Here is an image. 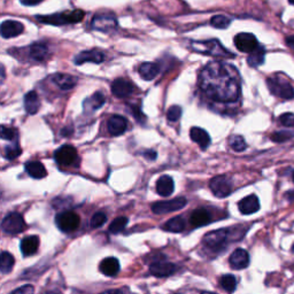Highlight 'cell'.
Here are the masks:
<instances>
[{"label": "cell", "mask_w": 294, "mask_h": 294, "mask_svg": "<svg viewBox=\"0 0 294 294\" xmlns=\"http://www.w3.org/2000/svg\"><path fill=\"white\" fill-rule=\"evenodd\" d=\"M175 271H176V266L174 263L170 262H164V261L154 262L152 263L150 267V272L152 275L160 278L173 275Z\"/></svg>", "instance_id": "cell-17"}, {"label": "cell", "mask_w": 294, "mask_h": 294, "mask_svg": "<svg viewBox=\"0 0 294 294\" xmlns=\"http://www.w3.org/2000/svg\"><path fill=\"white\" fill-rule=\"evenodd\" d=\"M209 186L217 198H227L232 192V182L227 176H216L210 180Z\"/></svg>", "instance_id": "cell-9"}, {"label": "cell", "mask_w": 294, "mask_h": 294, "mask_svg": "<svg viewBox=\"0 0 294 294\" xmlns=\"http://www.w3.org/2000/svg\"><path fill=\"white\" fill-rule=\"evenodd\" d=\"M35 288L32 285H24L20 288H16L15 291H13L11 294H33Z\"/></svg>", "instance_id": "cell-44"}, {"label": "cell", "mask_w": 294, "mask_h": 294, "mask_svg": "<svg viewBox=\"0 0 294 294\" xmlns=\"http://www.w3.org/2000/svg\"><path fill=\"white\" fill-rule=\"evenodd\" d=\"M56 223L62 232L70 233L80 227L81 217L75 212H62L57 215Z\"/></svg>", "instance_id": "cell-6"}, {"label": "cell", "mask_w": 294, "mask_h": 294, "mask_svg": "<svg viewBox=\"0 0 294 294\" xmlns=\"http://www.w3.org/2000/svg\"><path fill=\"white\" fill-rule=\"evenodd\" d=\"M106 220H107L106 214L102 213V212H98L93 215L92 218H91V227L93 229L100 228L106 223Z\"/></svg>", "instance_id": "cell-39"}, {"label": "cell", "mask_w": 294, "mask_h": 294, "mask_svg": "<svg viewBox=\"0 0 294 294\" xmlns=\"http://www.w3.org/2000/svg\"><path fill=\"white\" fill-rule=\"evenodd\" d=\"M201 294H216V293H212V292H204Z\"/></svg>", "instance_id": "cell-52"}, {"label": "cell", "mask_w": 294, "mask_h": 294, "mask_svg": "<svg viewBox=\"0 0 294 294\" xmlns=\"http://www.w3.org/2000/svg\"><path fill=\"white\" fill-rule=\"evenodd\" d=\"M39 247V238L37 236H28L22 239L21 252L24 256H31L36 254Z\"/></svg>", "instance_id": "cell-27"}, {"label": "cell", "mask_w": 294, "mask_h": 294, "mask_svg": "<svg viewBox=\"0 0 294 294\" xmlns=\"http://www.w3.org/2000/svg\"><path fill=\"white\" fill-rule=\"evenodd\" d=\"M100 271L107 277H114L120 271V262L116 258H106L99 266Z\"/></svg>", "instance_id": "cell-21"}, {"label": "cell", "mask_w": 294, "mask_h": 294, "mask_svg": "<svg viewBox=\"0 0 294 294\" xmlns=\"http://www.w3.org/2000/svg\"><path fill=\"white\" fill-rule=\"evenodd\" d=\"M24 30V26L19 21H14V20H7L2 23V36L4 38H14L19 35H21Z\"/></svg>", "instance_id": "cell-15"}, {"label": "cell", "mask_w": 294, "mask_h": 294, "mask_svg": "<svg viewBox=\"0 0 294 294\" xmlns=\"http://www.w3.org/2000/svg\"><path fill=\"white\" fill-rule=\"evenodd\" d=\"M54 158L58 164H60L62 167H70L77 163L78 154L75 147L66 145L56 151Z\"/></svg>", "instance_id": "cell-11"}, {"label": "cell", "mask_w": 294, "mask_h": 294, "mask_svg": "<svg viewBox=\"0 0 294 294\" xmlns=\"http://www.w3.org/2000/svg\"><path fill=\"white\" fill-rule=\"evenodd\" d=\"M288 3L292 4V5H294V0H288Z\"/></svg>", "instance_id": "cell-53"}, {"label": "cell", "mask_w": 294, "mask_h": 294, "mask_svg": "<svg viewBox=\"0 0 294 294\" xmlns=\"http://www.w3.org/2000/svg\"><path fill=\"white\" fill-rule=\"evenodd\" d=\"M186 227V223H185V219L183 216H176L174 218L169 219L168 222H167L163 225V229L167 230V231L169 232H182L184 231V229Z\"/></svg>", "instance_id": "cell-31"}, {"label": "cell", "mask_w": 294, "mask_h": 294, "mask_svg": "<svg viewBox=\"0 0 294 294\" xmlns=\"http://www.w3.org/2000/svg\"><path fill=\"white\" fill-rule=\"evenodd\" d=\"M100 294H123V293H122V291H120V290H108V291H105Z\"/></svg>", "instance_id": "cell-49"}, {"label": "cell", "mask_w": 294, "mask_h": 294, "mask_svg": "<svg viewBox=\"0 0 294 294\" xmlns=\"http://www.w3.org/2000/svg\"><path fill=\"white\" fill-rule=\"evenodd\" d=\"M238 208L240 213L244 215H251L256 213L260 209V201L256 195H248V197L240 200L238 204Z\"/></svg>", "instance_id": "cell-20"}, {"label": "cell", "mask_w": 294, "mask_h": 294, "mask_svg": "<svg viewBox=\"0 0 294 294\" xmlns=\"http://www.w3.org/2000/svg\"><path fill=\"white\" fill-rule=\"evenodd\" d=\"M182 116V108L179 106H171L167 112V119L170 122H176L180 119Z\"/></svg>", "instance_id": "cell-40"}, {"label": "cell", "mask_w": 294, "mask_h": 294, "mask_svg": "<svg viewBox=\"0 0 294 294\" xmlns=\"http://www.w3.org/2000/svg\"><path fill=\"white\" fill-rule=\"evenodd\" d=\"M145 158H147L149 160H155L156 159V156H158V154H156V152L154 151H146L145 153H143Z\"/></svg>", "instance_id": "cell-47"}, {"label": "cell", "mask_w": 294, "mask_h": 294, "mask_svg": "<svg viewBox=\"0 0 294 294\" xmlns=\"http://www.w3.org/2000/svg\"><path fill=\"white\" fill-rule=\"evenodd\" d=\"M230 23H231V20L229 17H227L225 15H215L210 20V24L214 28H217V29H225L230 26Z\"/></svg>", "instance_id": "cell-37"}, {"label": "cell", "mask_w": 294, "mask_h": 294, "mask_svg": "<svg viewBox=\"0 0 294 294\" xmlns=\"http://www.w3.org/2000/svg\"><path fill=\"white\" fill-rule=\"evenodd\" d=\"M39 107H41V100H39L37 92H28L24 96V109H26V112L29 115H35L39 111Z\"/></svg>", "instance_id": "cell-25"}, {"label": "cell", "mask_w": 294, "mask_h": 294, "mask_svg": "<svg viewBox=\"0 0 294 294\" xmlns=\"http://www.w3.org/2000/svg\"><path fill=\"white\" fill-rule=\"evenodd\" d=\"M132 113H134V116H135V119H136L137 121L140 122V123H145L146 119H145V116H144L143 113H141V111H140V107L136 106L135 108L132 109Z\"/></svg>", "instance_id": "cell-45"}, {"label": "cell", "mask_w": 294, "mask_h": 294, "mask_svg": "<svg viewBox=\"0 0 294 294\" xmlns=\"http://www.w3.org/2000/svg\"><path fill=\"white\" fill-rule=\"evenodd\" d=\"M91 27L95 30L111 33L117 29V20L112 14H97L92 19Z\"/></svg>", "instance_id": "cell-7"}, {"label": "cell", "mask_w": 294, "mask_h": 294, "mask_svg": "<svg viewBox=\"0 0 294 294\" xmlns=\"http://www.w3.org/2000/svg\"><path fill=\"white\" fill-rule=\"evenodd\" d=\"M21 153H22V150L17 143L5 147V158H6L7 160L16 159L17 156L21 155Z\"/></svg>", "instance_id": "cell-38"}, {"label": "cell", "mask_w": 294, "mask_h": 294, "mask_svg": "<svg viewBox=\"0 0 294 294\" xmlns=\"http://www.w3.org/2000/svg\"><path fill=\"white\" fill-rule=\"evenodd\" d=\"M292 178H293V182H294V173H293V175H292Z\"/></svg>", "instance_id": "cell-55"}, {"label": "cell", "mask_w": 294, "mask_h": 294, "mask_svg": "<svg viewBox=\"0 0 294 294\" xmlns=\"http://www.w3.org/2000/svg\"><path fill=\"white\" fill-rule=\"evenodd\" d=\"M85 16V12L81 11V9H75V11L70 12H62L54 14V15L48 16H37L36 19L42 23L53 24V26H62V24H70L82 21Z\"/></svg>", "instance_id": "cell-4"}, {"label": "cell", "mask_w": 294, "mask_h": 294, "mask_svg": "<svg viewBox=\"0 0 294 294\" xmlns=\"http://www.w3.org/2000/svg\"><path fill=\"white\" fill-rule=\"evenodd\" d=\"M29 57L35 61H44L48 57V47L45 44L35 43L29 47Z\"/></svg>", "instance_id": "cell-29"}, {"label": "cell", "mask_w": 294, "mask_h": 294, "mask_svg": "<svg viewBox=\"0 0 294 294\" xmlns=\"http://www.w3.org/2000/svg\"><path fill=\"white\" fill-rule=\"evenodd\" d=\"M126 224H128V218L125 216H120V217H116L109 225V232L112 234H117L122 232L124 230V228L126 227Z\"/></svg>", "instance_id": "cell-35"}, {"label": "cell", "mask_w": 294, "mask_h": 294, "mask_svg": "<svg viewBox=\"0 0 294 294\" xmlns=\"http://www.w3.org/2000/svg\"><path fill=\"white\" fill-rule=\"evenodd\" d=\"M190 222L194 228L205 227V225L212 222V216H210V214L205 208H198L191 214Z\"/></svg>", "instance_id": "cell-22"}, {"label": "cell", "mask_w": 294, "mask_h": 294, "mask_svg": "<svg viewBox=\"0 0 294 294\" xmlns=\"http://www.w3.org/2000/svg\"><path fill=\"white\" fill-rule=\"evenodd\" d=\"M200 87L214 101L234 102L240 95L239 72L229 63L209 62L200 74Z\"/></svg>", "instance_id": "cell-1"}, {"label": "cell", "mask_w": 294, "mask_h": 294, "mask_svg": "<svg viewBox=\"0 0 294 294\" xmlns=\"http://www.w3.org/2000/svg\"><path fill=\"white\" fill-rule=\"evenodd\" d=\"M46 294H61L60 291H56V290H53V291H48L46 292Z\"/></svg>", "instance_id": "cell-51"}, {"label": "cell", "mask_w": 294, "mask_h": 294, "mask_svg": "<svg viewBox=\"0 0 294 294\" xmlns=\"http://www.w3.org/2000/svg\"><path fill=\"white\" fill-rule=\"evenodd\" d=\"M279 122H281L284 126H290V128H292V126H294V114H292V113H285V114H283L279 117Z\"/></svg>", "instance_id": "cell-42"}, {"label": "cell", "mask_w": 294, "mask_h": 294, "mask_svg": "<svg viewBox=\"0 0 294 294\" xmlns=\"http://www.w3.org/2000/svg\"><path fill=\"white\" fill-rule=\"evenodd\" d=\"M231 149L236 152H243L247 149V144L242 136H232L229 140Z\"/></svg>", "instance_id": "cell-36"}, {"label": "cell", "mask_w": 294, "mask_h": 294, "mask_svg": "<svg viewBox=\"0 0 294 294\" xmlns=\"http://www.w3.org/2000/svg\"><path fill=\"white\" fill-rule=\"evenodd\" d=\"M264 62V48L262 46H259L255 51L249 53L247 58V63L251 67H259Z\"/></svg>", "instance_id": "cell-32"}, {"label": "cell", "mask_w": 294, "mask_h": 294, "mask_svg": "<svg viewBox=\"0 0 294 294\" xmlns=\"http://www.w3.org/2000/svg\"><path fill=\"white\" fill-rule=\"evenodd\" d=\"M192 50L203 53L206 56H212L214 58H232L234 57L232 53H230L227 48H225L220 42L217 39H210V41L206 42H193L191 44Z\"/></svg>", "instance_id": "cell-3"}, {"label": "cell", "mask_w": 294, "mask_h": 294, "mask_svg": "<svg viewBox=\"0 0 294 294\" xmlns=\"http://www.w3.org/2000/svg\"><path fill=\"white\" fill-rule=\"evenodd\" d=\"M16 137H17L16 130H14L13 128H7V126H5V125L2 126V138L3 139L12 141L14 139H16Z\"/></svg>", "instance_id": "cell-41"}, {"label": "cell", "mask_w": 294, "mask_h": 294, "mask_svg": "<svg viewBox=\"0 0 294 294\" xmlns=\"http://www.w3.org/2000/svg\"><path fill=\"white\" fill-rule=\"evenodd\" d=\"M51 80L61 90H70L76 86L78 82L76 76L69 75V74H56Z\"/></svg>", "instance_id": "cell-19"}, {"label": "cell", "mask_w": 294, "mask_h": 294, "mask_svg": "<svg viewBox=\"0 0 294 294\" xmlns=\"http://www.w3.org/2000/svg\"><path fill=\"white\" fill-rule=\"evenodd\" d=\"M286 43H287L288 46H291V47L293 48V50H294V36L287 37V38H286Z\"/></svg>", "instance_id": "cell-48"}, {"label": "cell", "mask_w": 294, "mask_h": 294, "mask_svg": "<svg viewBox=\"0 0 294 294\" xmlns=\"http://www.w3.org/2000/svg\"><path fill=\"white\" fill-rule=\"evenodd\" d=\"M175 189V184L173 178L170 176H161L156 182V192H158L161 197H169L173 194Z\"/></svg>", "instance_id": "cell-24"}, {"label": "cell", "mask_w": 294, "mask_h": 294, "mask_svg": "<svg viewBox=\"0 0 294 294\" xmlns=\"http://www.w3.org/2000/svg\"><path fill=\"white\" fill-rule=\"evenodd\" d=\"M14 263H15V261H14V258L11 253H2V256H0V270H2L3 273L11 272L14 267Z\"/></svg>", "instance_id": "cell-33"}, {"label": "cell", "mask_w": 294, "mask_h": 294, "mask_svg": "<svg viewBox=\"0 0 294 294\" xmlns=\"http://www.w3.org/2000/svg\"><path fill=\"white\" fill-rule=\"evenodd\" d=\"M291 136H292L291 132H286V131L275 132V134L272 135L271 139L273 141H276V143H283V141H285V140H287L288 138H290Z\"/></svg>", "instance_id": "cell-43"}, {"label": "cell", "mask_w": 294, "mask_h": 294, "mask_svg": "<svg viewBox=\"0 0 294 294\" xmlns=\"http://www.w3.org/2000/svg\"><path fill=\"white\" fill-rule=\"evenodd\" d=\"M234 45L244 53H252L260 46L256 37L248 32H242L234 37Z\"/></svg>", "instance_id": "cell-12"}, {"label": "cell", "mask_w": 294, "mask_h": 294, "mask_svg": "<svg viewBox=\"0 0 294 294\" xmlns=\"http://www.w3.org/2000/svg\"><path fill=\"white\" fill-rule=\"evenodd\" d=\"M233 231L231 229H218L208 232L203 239L204 246L213 252H219L227 247Z\"/></svg>", "instance_id": "cell-2"}, {"label": "cell", "mask_w": 294, "mask_h": 294, "mask_svg": "<svg viewBox=\"0 0 294 294\" xmlns=\"http://www.w3.org/2000/svg\"><path fill=\"white\" fill-rule=\"evenodd\" d=\"M106 98L104 96V93L101 92H96L95 95H92V97L87 98L84 101V108L89 111H97L99 109L102 105L105 104Z\"/></svg>", "instance_id": "cell-30"}, {"label": "cell", "mask_w": 294, "mask_h": 294, "mask_svg": "<svg viewBox=\"0 0 294 294\" xmlns=\"http://www.w3.org/2000/svg\"><path fill=\"white\" fill-rule=\"evenodd\" d=\"M26 171L30 177L35 179H42L44 177H46L47 171L45 169V167L43 166L42 162L39 161H29L26 163Z\"/></svg>", "instance_id": "cell-28"}, {"label": "cell", "mask_w": 294, "mask_h": 294, "mask_svg": "<svg viewBox=\"0 0 294 294\" xmlns=\"http://www.w3.org/2000/svg\"><path fill=\"white\" fill-rule=\"evenodd\" d=\"M2 228L6 233L9 234H16L22 232L24 228H26V223L21 214L19 213H9L5 216L2 223Z\"/></svg>", "instance_id": "cell-8"}, {"label": "cell", "mask_w": 294, "mask_h": 294, "mask_svg": "<svg viewBox=\"0 0 294 294\" xmlns=\"http://www.w3.org/2000/svg\"><path fill=\"white\" fill-rule=\"evenodd\" d=\"M286 198L290 200V201H294V191H291V192L286 193Z\"/></svg>", "instance_id": "cell-50"}, {"label": "cell", "mask_w": 294, "mask_h": 294, "mask_svg": "<svg viewBox=\"0 0 294 294\" xmlns=\"http://www.w3.org/2000/svg\"><path fill=\"white\" fill-rule=\"evenodd\" d=\"M267 85L273 96L283 98V99H293L294 90L290 83L283 78L270 77L267 80Z\"/></svg>", "instance_id": "cell-5"}, {"label": "cell", "mask_w": 294, "mask_h": 294, "mask_svg": "<svg viewBox=\"0 0 294 294\" xmlns=\"http://www.w3.org/2000/svg\"><path fill=\"white\" fill-rule=\"evenodd\" d=\"M186 204H188V200L183 197H179L173 200L155 203L152 205V210H153V213L155 214H168L184 208Z\"/></svg>", "instance_id": "cell-10"}, {"label": "cell", "mask_w": 294, "mask_h": 294, "mask_svg": "<svg viewBox=\"0 0 294 294\" xmlns=\"http://www.w3.org/2000/svg\"><path fill=\"white\" fill-rule=\"evenodd\" d=\"M160 71V67L158 63L154 62H145L141 63L138 68V72L140 77L145 81H153Z\"/></svg>", "instance_id": "cell-26"}, {"label": "cell", "mask_w": 294, "mask_h": 294, "mask_svg": "<svg viewBox=\"0 0 294 294\" xmlns=\"http://www.w3.org/2000/svg\"><path fill=\"white\" fill-rule=\"evenodd\" d=\"M219 285L224 291L228 293H232L237 288V279L232 275H224L219 279Z\"/></svg>", "instance_id": "cell-34"}, {"label": "cell", "mask_w": 294, "mask_h": 294, "mask_svg": "<svg viewBox=\"0 0 294 294\" xmlns=\"http://www.w3.org/2000/svg\"><path fill=\"white\" fill-rule=\"evenodd\" d=\"M190 137L194 143H197L200 149L206 150L207 147L212 143V139H210V136L207 134V131L201 129V128H192L190 131Z\"/></svg>", "instance_id": "cell-23"}, {"label": "cell", "mask_w": 294, "mask_h": 294, "mask_svg": "<svg viewBox=\"0 0 294 294\" xmlns=\"http://www.w3.org/2000/svg\"><path fill=\"white\" fill-rule=\"evenodd\" d=\"M105 61V54L99 50H90V51H83L74 58V62L76 65H83L86 62L92 63H101Z\"/></svg>", "instance_id": "cell-14"}, {"label": "cell", "mask_w": 294, "mask_h": 294, "mask_svg": "<svg viewBox=\"0 0 294 294\" xmlns=\"http://www.w3.org/2000/svg\"><path fill=\"white\" fill-rule=\"evenodd\" d=\"M108 132L112 136H121L128 129V121L121 115H113L108 120Z\"/></svg>", "instance_id": "cell-16"}, {"label": "cell", "mask_w": 294, "mask_h": 294, "mask_svg": "<svg viewBox=\"0 0 294 294\" xmlns=\"http://www.w3.org/2000/svg\"><path fill=\"white\" fill-rule=\"evenodd\" d=\"M135 91V85L125 78H117L112 83V93L117 98H126Z\"/></svg>", "instance_id": "cell-13"}, {"label": "cell", "mask_w": 294, "mask_h": 294, "mask_svg": "<svg viewBox=\"0 0 294 294\" xmlns=\"http://www.w3.org/2000/svg\"><path fill=\"white\" fill-rule=\"evenodd\" d=\"M44 0H21V3L26 6H35V5H38L43 3Z\"/></svg>", "instance_id": "cell-46"}, {"label": "cell", "mask_w": 294, "mask_h": 294, "mask_svg": "<svg viewBox=\"0 0 294 294\" xmlns=\"http://www.w3.org/2000/svg\"><path fill=\"white\" fill-rule=\"evenodd\" d=\"M292 252L294 253V245H293V246H292Z\"/></svg>", "instance_id": "cell-54"}, {"label": "cell", "mask_w": 294, "mask_h": 294, "mask_svg": "<svg viewBox=\"0 0 294 294\" xmlns=\"http://www.w3.org/2000/svg\"><path fill=\"white\" fill-rule=\"evenodd\" d=\"M229 262L231 264V267L233 269H237V270H242L248 267L249 264V255L248 253L243 248H238L234 251L231 256L229 259Z\"/></svg>", "instance_id": "cell-18"}]
</instances>
